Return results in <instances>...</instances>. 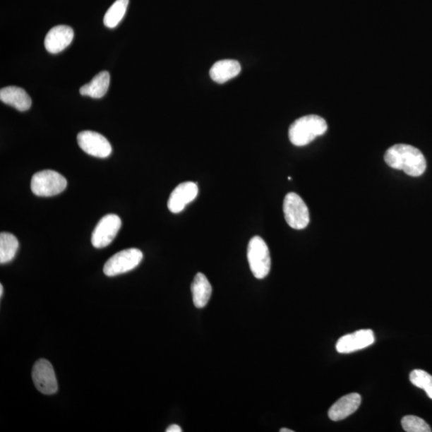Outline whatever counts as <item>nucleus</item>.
I'll use <instances>...</instances> for the list:
<instances>
[{"label":"nucleus","instance_id":"19","mask_svg":"<svg viewBox=\"0 0 432 432\" xmlns=\"http://www.w3.org/2000/svg\"><path fill=\"white\" fill-rule=\"evenodd\" d=\"M129 0H116L104 16V25L108 28H115L121 22L127 11Z\"/></svg>","mask_w":432,"mask_h":432},{"label":"nucleus","instance_id":"12","mask_svg":"<svg viewBox=\"0 0 432 432\" xmlns=\"http://www.w3.org/2000/svg\"><path fill=\"white\" fill-rule=\"evenodd\" d=\"M73 39V29L69 26L59 25L48 32L44 40V46L48 52L57 54L68 47Z\"/></svg>","mask_w":432,"mask_h":432},{"label":"nucleus","instance_id":"24","mask_svg":"<svg viewBox=\"0 0 432 432\" xmlns=\"http://www.w3.org/2000/svg\"><path fill=\"white\" fill-rule=\"evenodd\" d=\"M3 292H4V287L3 285H0V296H3Z\"/></svg>","mask_w":432,"mask_h":432},{"label":"nucleus","instance_id":"1","mask_svg":"<svg viewBox=\"0 0 432 432\" xmlns=\"http://www.w3.org/2000/svg\"><path fill=\"white\" fill-rule=\"evenodd\" d=\"M386 164L394 169L404 172L412 177L422 176L427 168V161L419 150L407 144H395L384 155Z\"/></svg>","mask_w":432,"mask_h":432},{"label":"nucleus","instance_id":"4","mask_svg":"<svg viewBox=\"0 0 432 432\" xmlns=\"http://www.w3.org/2000/svg\"><path fill=\"white\" fill-rule=\"evenodd\" d=\"M67 185V179L61 174L44 170L35 173L32 176L31 189L35 196L50 197L61 193Z\"/></svg>","mask_w":432,"mask_h":432},{"label":"nucleus","instance_id":"7","mask_svg":"<svg viewBox=\"0 0 432 432\" xmlns=\"http://www.w3.org/2000/svg\"><path fill=\"white\" fill-rule=\"evenodd\" d=\"M122 222L118 215L104 216L92 232V244L95 248H104L111 244L121 227Z\"/></svg>","mask_w":432,"mask_h":432},{"label":"nucleus","instance_id":"23","mask_svg":"<svg viewBox=\"0 0 432 432\" xmlns=\"http://www.w3.org/2000/svg\"><path fill=\"white\" fill-rule=\"evenodd\" d=\"M280 432H294L293 430L287 429V428H282L280 431Z\"/></svg>","mask_w":432,"mask_h":432},{"label":"nucleus","instance_id":"14","mask_svg":"<svg viewBox=\"0 0 432 432\" xmlns=\"http://www.w3.org/2000/svg\"><path fill=\"white\" fill-rule=\"evenodd\" d=\"M0 100L20 112H26L32 106L31 97L25 90L16 86L6 87L0 90Z\"/></svg>","mask_w":432,"mask_h":432},{"label":"nucleus","instance_id":"11","mask_svg":"<svg viewBox=\"0 0 432 432\" xmlns=\"http://www.w3.org/2000/svg\"><path fill=\"white\" fill-rule=\"evenodd\" d=\"M198 186L193 182L180 184L174 189L167 202L168 209L172 213H179L184 211L186 206L197 197Z\"/></svg>","mask_w":432,"mask_h":432},{"label":"nucleus","instance_id":"18","mask_svg":"<svg viewBox=\"0 0 432 432\" xmlns=\"http://www.w3.org/2000/svg\"><path fill=\"white\" fill-rule=\"evenodd\" d=\"M19 248L17 238L8 232L0 234V263H8L13 260Z\"/></svg>","mask_w":432,"mask_h":432},{"label":"nucleus","instance_id":"16","mask_svg":"<svg viewBox=\"0 0 432 432\" xmlns=\"http://www.w3.org/2000/svg\"><path fill=\"white\" fill-rule=\"evenodd\" d=\"M192 298L196 308H203L211 298L212 287L205 275L198 273L191 284Z\"/></svg>","mask_w":432,"mask_h":432},{"label":"nucleus","instance_id":"3","mask_svg":"<svg viewBox=\"0 0 432 432\" xmlns=\"http://www.w3.org/2000/svg\"><path fill=\"white\" fill-rule=\"evenodd\" d=\"M248 260L252 274L256 279L266 277L271 270V256L267 244L260 236L250 240L248 247Z\"/></svg>","mask_w":432,"mask_h":432},{"label":"nucleus","instance_id":"6","mask_svg":"<svg viewBox=\"0 0 432 432\" xmlns=\"http://www.w3.org/2000/svg\"><path fill=\"white\" fill-rule=\"evenodd\" d=\"M143 252L137 248L123 250L114 255L108 260L104 267L107 276H116L127 273L135 269L141 263Z\"/></svg>","mask_w":432,"mask_h":432},{"label":"nucleus","instance_id":"2","mask_svg":"<svg viewBox=\"0 0 432 432\" xmlns=\"http://www.w3.org/2000/svg\"><path fill=\"white\" fill-rule=\"evenodd\" d=\"M327 131L325 119L319 116L309 115L296 119L291 125L288 136L294 145L303 147L308 145L318 136L325 134Z\"/></svg>","mask_w":432,"mask_h":432},{"label":"nucleus","instance_id":"10","mask_svg":"<svg viewBox=\"0 0 432 432\" xmlns=\"http://www.w3.org/2000/svg\"><path fill=\"white\" fill-rule=\"evenodd\" d=\"M375 340V335L371 330L363 329L343 336L337 341L335 347L339 353H352L373 344Z\"/></svg>","mask_w":432,"mask_h":432},{"label":"nucleus","instance_id":"5","mask_svg":"<svg viewBox=\"0 0 432 432\" xmlns=\"http://www.w3.org/2000/svg\"><path fill=\"white\" fill-rule=\"evenodd\" d=\"M284 213L287 224L293 229L302 230L309 224L308 208L302 198L294 192L284 198Z\"/></svg>","mask_w":432,"mask_h":432},{"label":"nucleus","instance_id":"15","mask_svg":"<svg viewBox=\"0 0 432 432\" xmlns=\"http://www.w3.org/2000/svg\"><path fill=\"white\" fill-rule=\"evenodd\" d=\"M241 71V66L234 59H224L216 62L210 70L213 81L222 84L236 77Z\"/></svg>","mask_w":432,"mask_h":432},{"label":"nucleus","instance_id":"13","mask_svg":"<svg viewBox=\"0 0 432 432\" xmlns=\"http://www.w3.org/2000/svg\"><path fill=\"white\" fill-rule=\"evenodd\" d=\"M361 395L358 393H351L343 396L330 408L328 416L332 421H341L352 415L361 404Z\"/></svg>","mask_w":432,"mask_h":432},{"label":"nucleus","instance_id":"21","mask_svg":"<svg viewBox=\"0 0 432 432\" xmlns=\"http://www.w3.org/2000/svg\"><path fill=\"white\" fill-rule=\"evenodd\" d=\"M402 427L407 432H431L425 420L416 416H406L401 420Z\"/></svg>","mask_w":432,"mask_h":432},{"label":"nucleus","instance_id":"20","mask_svg":"<svg viewBox=\"0 0 432 432\" xmlns=\"http://www.w3.org/2000/svg\"><path fill=\"white\" fill-rule=\"evenodd\" d=\"M410 381L419 388L424 390L432 400V376L424 370L416 369L411 372Z\"/></svg>","mask_w":432,"mask_h":432},{"label":"nucleus","instance_id":"8","mask_svg":"<svg viewBox=\"0 0 432 432\" xmlns=\"http://www.w3.org/2000/svg\"><path fill=\"white\" fill-rule=\"evenodd\" d=\"M78 144L84 152L97 158H107L112 148L104 136L92 131H83L77 136Z\"/></svg>","mask_w":432,"mask_h":432},{"label":"nucleus","instance_id":"22","mask_svg":"<svg viewBox=\"0 0 432 432\" xmlns=\"http://www.w3.org/2000/svg\"><path fill=\"white\" fill-rule=\"evenodd\" d=\"M183 430L179 427L177 424H172L170 427H168L166 430V432H182Z\"/></svg>","mask_w":432,"mask_h":432},{"label":"nucleus","instance_id":"17","mask_svg":"<svg viewBox=\"0 0 432 432\" xmlns=\"http://www.w3.org/2000/svg\"><path fill=\"white\" fill-rule=\"evenodd\" d=\"M110 80L109 72L101 71L93 78L91 82L83 85L80 92L82 95L89 96L94 99L104 97L109 88Z\"/></svg>","mask_w":432,"mask_h":432},{"label":"nucleus","instance_id":"9","mask_svg":"<svg viewBox=\"0 0 432 432\" xmlns=\"http://www.w3.org/2000/svg\"><path fill=\"white\" fill-rule=\"evenodd\" d=\"M32 380L36 388L44 395L55 394L58 390V383L55 371L48 360L41 359L34 365Z\"/></svg>","mask_w":432,"mask_h":432}]
</instances>
